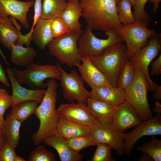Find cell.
<instances>
[{
    "label": "cell",
    "instance_id": "cell-52",
    "mask_svg": "<svg viewBox=\"0 0 161 161\" xmlns=\"http://www.w3.org/2000/svg\"></svg>",
    "mask_w": 161,
    "mask_h": 161
},
{
    "label": "cell",
    "instance_id": "cell-27",
    "mask_svg": "<svg viewBox=\"0 0 161 161\" xmlns=\"http://www.w3.org/2000/svg\"><path fill=\"white\" fill-rule=\"evenodd\" d=\"M41 18L52 20L59 17L66 7L67 0H42Z\"/></svg>",
    "mask_w": 161,
    "mask_h": 161
},
{
    "label": "cell",
    "instance_id": "cell-36",
    "mask_svg": "<svg viewBox=\"0 0 161 161\" xmlns=\"http://www.w3.org/2000/svg\"><path fill=\"white\" fill-rule=\"evenodd\" d=\"M50 26L54 38L72 31L59 17L51 20Z\"/></svg>",
    "mask_w": 161,
    "mask_h": 161
},
{
    "label": "cell",
    "instance_id": "cell-47",
    "mask_svg": "<svg viewBox=\"0 0 161 161\" xmlns=\"http://www.w3.org/2000/svg\"><path fill=\"white\" fill-rule=\"evenodd\" d=\"M0 55L3 59L4 60V62L6 63V64L8 65V66H10V65L9 64V63H8L7 61V60L6 58L4 55V54L3 53L2 51L1 50V49L0 47Z\"/></svg>",
    "mask_w": 161,
    "mask_h": 161
},
{
    "label": "cell",
    "instance_id": "cell-48",
    "mask_svg": "<svg viewBox=\"0 0 161 161\" xmlns=\"http://www.w3.org/2000/svg\"><path fill=\"white\" fill-rule=\"evenodd\" d=\"M5 120L4 118V116L0 114V133L3 124L4 123Z\"/></svg>",
    "mask_w": 161,
    "mask_h": 161
},
{
    "label": "cell",
    "instance_id": "cell-8",
    "mask_svg": "<svg viewBox=\"0 0 161 161\" xmlns=\"http://www.w3.org/2000/svg\"><path fill=\"white\" fill-rule=\"evenodd\" d=\"M143 23L136 21L128 24H122L115 29L126 43L129 59L135 52L146 45L150 38L157 33L153 29L148 28Z\"/></svg>",
    "mask_w": 161,
    "mask_h": 161
},
{
    "label": "cell",
    "instance_id": "cell-26",
    "mask_svg": "<svg viewBox=\"0 0 161 161\" xmlns=\"http://www.w3.org/2000/svg\"><path fill=\"white\" fill-rule=\"evenodd\" d=\"M10 60L15 65L26 67L33 62L37 55L36 51L29 46L24 47L19 44L13 45L11 50Z\"/></svg>",
    "mask_w": 161,
    "mask_h": 161
},
{
    "label": "cell",
    "instance_id": "cell-21",
    "mask_svg": "<svg viewBox=\"0 0 161 161\" xmlns=\"http://www.w3.org/2000/svg\"><path fill=\"white\" fill-rule=\"evenodd\" d=\"M90 92L91 97L114 105L125 100V90L117 87L98 86L91 89Z\"/></svg>",
    "mask_w": 161,
    "mask_h": 161
},
{
    "label": "cell",
    "instance_id": "cell-30",
    "mask_svg": "<svg viewBox=\"0 0 161 161\" xmlns=\"http://www.w3.org/2000/svg\"><path fill=\"white\" fill-rule=\"evenodd\" d=\"M137 149L148 155L154 161H161V140L158 139L155 136H152L151 140L138 146Z\"/></svg>",
    "mask_w": 161,
    "mask_h": 161
},
{
    "label": "cell",
    "instance_id": "cell-35",
    "mask_svg": "<svg viewBox=\"0 0 161 161\" xmlns=\"http://www.w3.org/2000/svg\"><path fill=\"white\" fill-rule=\"evenodd\" d=\"M97 149L90 161H114L112 157L111 149L107 144L98 143Z\"/></svg>",
    "mask_w": 161,
    "mask_h": 161
},
{
    "label": "cell",
    "instance_id": "cell-31",
    "mask_svg": "<svg viewBox=\"0 0 161 161\" xmlns=\"http://www.w3.org/2000/svg\"><path fill=\"white\" fill-rule=\"evenodd\" d=\"M131 4L128 0H118L117 12L119 20L122 24H128L136 21L131 9Z\"/></svg>",
    "mask_w": 161,
    "mask_h": 161
},
{
    "label": "cell",
    "instance_id": "cell-4",
    "mask_svg": "<svg viewBox=\"0 0 161 161\" xmlns=\"http://www.w3.org/2000/svg\"><path fill=\"white\" fill-rule=\"evenodd\" d=\"M81 34V31H71L54 38L47 45L49 53L62 64L77 66L81 62L78 42Z\"/></svg>",
    "mask_w": 161,
    "mask_h": 161
},
{
    "label": "cell",
    "instance_id": "cell-9",
    "mask_svg": "<svg viewBox=\"0 0 161 161\" xmlns=\"http://www.w3.org/2000/svg\"><path fill=\"white\" fill-rule=\"evenodd\" d=\"M161 50V33H156L150 38L146 45L134 53L129 59L135 69L140 70L143 74L148 83L149 90L152 92L157 84L150 78L148 66Z\"/></svg>",
    "mask_w": 161,
    "mask_h": 161
},
{
    "label": "cell",
    "instance_id": "cell-28",
    "mask_svg": "<svg viewBox=\"0 0 161 161\" xmlns=\"http://www.w3.org/2000/svg\"><path fill=\"white\" fill-rule=\"evenodd\" d=\"M38 102L29 101L17 103L12 106L10 114L22 123L32 114H35Z\"/></svg>",
    "mask_w": 161,
    "mask_h": 161
},
{
    "label": "cell",
    "instance_id": "cell-46",
    "mask_svg": "<svg viewBox=\"0 0 161 161\" xmlns=\"http://www.w3.org/2000/svg\"><path fill=\"white\" fill-rule=\"evenodd\" d=\"M6 143L1 133H0V150Z\"/></svg>",
    "mask_w": 161,
    "mask_h": 161
},
{
    "label": "cell",
    "instance_id": "cell-25",
    "mask_svg": "<svg viewBox=\"0 0 161 161\" xmlns=\"http://www.w3.org/2000/svg\"><path fill=\"white\" fill-rule=\"evenodd\" d=\"M22 123L10 114L5 120L1 133L6 143L14 149L18 145L20 139L19 130Z\"/></svg>",
    "mask_w": 161,
    "mask_h": 161
},
{
    "label": "cell",
    "instance_id": "cell-37",
    "mask_svg": "<svg viewBox=\"0 0 161 161\" xmlns=\"http://www.w3.org/2000/svg\"><path fill=\"white\" fill-rule=\"evenodd\" d=\"M12 103L11 95L5 89L0 88V114L4 116L5 111Z\"/></svg>",
    "mask_w": 161,
    "mask_h": 161
},
{
    "label": "cell",
    "instance_id": "cell-44",
    "mask_svg": "<svg viewBox=\"0 0 161 161\" xmlns=\"http://www.w3.org/2000/svg\"><path fill=\"white\" fill-rule=\"evenodd\" d=\"M143 154L142 156L138 160V161H153L152 158L147 154L143 152Z\"/></svg>",
    "mask_w": 161,
    "mask_h": 161
},
{
    "label": "cell",
    "instance_id": "cell-7",
    "mask_svg": "<svg viewBox=\"0 0 161 161\" xmlns=\"http://www.w3.org/2000/svg\"><path fill=\"white\" fill-rule=\"evenodd\" d=\"M92 29L88 25L79 38L78 47L81 57H90L100 55L106 48L119 42L124 41L115 29L105 32L106 39L96 37L92 32Z\"/></svg>",
    "mask_w": 161,
    "mask_h": 161
},
{
    "label": "cell",
    "instance_id": "cell-38",
    "mask_svg": "<svg viewBox=\"0 0 161 161\" xmlns=\"http://www.w3.org/2000/svg\"><path fill=\"white\" fill-rule=\"evenodd\" d=\"M15 149L6 143L0 150V161H14L17 155Z\"/></svg>",
    "mask_w": 161,
    "mask_h": 161
},
{
    "label": "cell",
    "instance_id": "cell-43",
    "mask_svg": "<svg viewBox=\"0 0 161 161\" xmlns=\"http://www.w3.org/2000/svg\"><path fill=\"white\" fill-rule=\"evenodd\" d=\"M148 1L150 3H153L152 11L154 12H156L159 8V4L161 0H148Z\"/></svg>",
    "mask_w": 161,
    "mask_h": 161
},
{
    "label": "cell",
    "instance_id": "cell-17",
    "mask_svg": "<svg viewBox=\"0 0 161 161\" xmlns=\"http://www.w3.org/2000/svg\"><path fill=\"white\" fill-rule=\"evenodd\" d=\"M81 64L77 67L83 80L91 89L112 86L106 77L92 63L89 57H81Z\"/></svg>",
    "mask_w": 161,
    "mask_h": 161
},
{
    "label": "cell",
    "instance_id": "cell-49",
    "mask_svg": "<svg viewBox=\"0 0 161 161\" xmlns=\"http://www.w3.org/2000/svg\"><path fill=\"white\" fill-rule=\"evenodd\" d=\"M23 157L16 155L14 159V161H26Z\"/></svg>",
    "mask_w": 161,
    "mask_h": 161
},
{
    "label": "cell",
    "instance_id": "cell-29",
    "mask_svg": "<svg viewBox=\"0 0 161 161\" xmlns=\"http://www.w3.org/2000/svg\"><path fill=\"white\" fill-rule=\"evenodd\" d=\"M136 70L131 61L127 60L123 64L118 74L116 87L124 90L132 83L135 78Z\"/></svg>",
    "mask_w": 161,
    "mask_h": 161
},
{
    "label": "cell",
    "instance_id": "cell-5",
    "mask_svg": "<svg viewBox=\"0 0 161 161\" xmlns=\"http://www.w3.org/2000/svg\"><path fill=\"white\" fill-rule=\"evenodd\" d=\"M12 69L15 77L20 84H24L34 89L47 87L46 79L60 80L61 73L58 66L49 64L41 65L31 63L23 70L15 67Z\"/></svg>",
    "mask_w": 161,
    "mask_h": 161
},
{
    "label": "cell",
    "instance_id": "cell-39",
    "mask_svg": "<svg viewBox=\"0 0 161 161\" xmlns=\"http://www.w3.org/2000/svg\"><path fill=\"white\" fill-rule=\"evenodd\" d=\"M42 0H35L34 1V15L32 27L29 32L27 34L30 36H32V34L34 28L38 22L41 18L42 11Z\"/></svg>",
    "mask_w": 161,
    "mask_h": 161
},
{
    "label": "cell",
    "instance_id": "cell-18",
    "mask_svg": "<svg viewBox=\"0 0 161 161\" xmlns=\"http://www.w3.org/2000/svg\"><path fill=\"white\" fill-rule=\"evenodd\" d=\"M21 29L14 18L0 17V43L11 51L12 46L17 41Z\"/></svg>",
    "mask_w": 161,
    "mask_h": 161
},
{
    "label": "cell",
    "instance_id": "cell-10",
    "mask_svg": "<svg viewBox=\"0 0 161 161\" xmlns=\"http://www.w3.org/2000/svg\"><path fill=\"white\" fill-rule=\"evenodd\" d=\"M57 65L61 73L60 85L64 98L70 103L77 101L78 103L86 104L87 100L91 97L90 92L84 87L81 76L75 70L68 73L59 64Z\"/></svg>",
    "mask_w": 161,
    "mask_h": 161
},
{
    "label": "cell",
    "instance_id": "cell-20",
    "mask_svg": "<svg viewBox=\"0 0 161 161\" xmlns=\"http://www.w3.org/2000/svg\"><path fill=\"white\" fill-rule=\"evenodd\" d=\"M86 104L97 121L103 124L111 125L112 117L117 106L109 104L90 97Z\"/></svg>",
    "mask_w": 161,
    "mask_h": 161
},
{
    "label": "cell",
    "instance_id": "cell-19",
    "mask_svg": "<svg viewBox=\"0 0 161 161\" xmlns=\"http://www.w3.org/2000/svg\"><path fill=\"white\" fill-rule=\"evenodd\" d=\"M45 145L52 146L57 151L61 161H79L83 155L74 151L67 144L66 140L57 132L43 140Z\"/></svg>",
    "mask_w": 161,
    "mask_h": 161
},
{
    "label": "cell",
    "instance_id": "cell-32",
    "mask_svg": "<svg viewBox=\"0 0 161 161\" xmlns=\"http://www.w3.org/2000/svg\"><path fill=\"white\" fill-rule=\"evenodd\" d=\"M66 143L75 152L79 153L83 149L92 145H96L97 142L90 134L78 136L66 140Z\"/></svg>",
    "mask_w": 161,
    "mask_h": 161
},
{
    "label": "cell",
    "instance_id": "cell-15",
    "mask_svg": "<svg viewBox=\"0 0 161 161\" xmlns=\"http://www.w3.org/2000/svg\"><path fill=\"white\" fill-rule=\"evenodd\" d=\"M6 70L12 88L11 107L26 101H35L38 103H41L45 93V89H30L24 88L18 82L12 68L8 67Z\"/></svg>",
    "mask_w": 161,
    "mask_h": 161
},
{
    "label": "cell",
    "instance_id": "cell-12",
    "mask_svg": "<svg viewBox=\"0 0 161 161\" xmlns=\"http://www.w3.org/2000/svg\"><path fill=\"white\" fill-rule=\"evenodd\" d=\"M161 134V115L157 113L149 120L142 121L131 132L124 133V153L129 154L135 143L146 136Z\"/></svg>",
    "mask_w": 161,
    "mask_h": 161
},
{
    "label": "cell",
    "instance_id": "cell-45",
    "mask_svg": "<svg viewBox=\"0 0 161 161\" xmlns=\"http://www.w3.org/2000/svg\"><path fill=\"white\" fill-rule=\"evenodd\" d=\"M155 108L153 109L154 112L157 113L161 114V104L158 101L155 103Z\"/></svg>",
    "mask_w": 161,
    "mask_h": 161
},
{
    "label": "cell",
    "instance_id": "cell-6",
    "mask_svg": "<svg viewBox=\"0 0 161 161\" xmlns=\"http://www.w3.org/2000/svg\"><path fill=\"white\" fill-rule=\"evenodd\" d=\"M149 88L148 83L143 74L140 70L136 69L133 82L125 90V100L135 109L142 121L152 117L148 99Z\"/></svg>",
    "mask_w": 161,
    "mask_h": 161
},
{
    "label": "cell",
    "instance_id": "cell-41",
    "mask_svg": "<svg viewBox=\"0 0 161 161\" xmlns=\"http://www.w3.org/2000/svg\"><path fill=\"white\" fill-rule=\"evenodd\" d=\"M0 83L6 86L10 87L11 86L9 83L8 78L4 71L2 65L0 64Z\"/></svg>",
    "mask_w": 161,
    "mask_h": 161
},
{
    "label": "cell",
    "instance_id": "cell-40",
    "mask_svg": "<svg viewBox=\"0 0 161 161\" xmlns=\"http://www.w3.org/2000/svg\"><path fill=\"white\" fill-rule=\"evenodd\" d=\"M151 74L152 75L161 74V55L155 60L151 63Z\"/></svg>",
    "mask_w": 161,
    "mask_h": 161
},
{
    "label": "cell",
    "instance_id": "cell-50",
    "mask_svg": "<svg viewBox=\"0 0 161 161\" xmlns=\"http://www.w3.org/2000/svg\"><path fill=\"white\" fill-rule=\"evenodd\" d=\"M129 1L133 7L134 8V7L137 0H128Z\"/></svg>",
    "mask_w": 161,
    "mask_h": 161
},
{
    "label": "cell",
    "instance_id": "cell-13",
    "mask_svg": "<svg viewBox=\"0 0 161 161\" xmlns=\"http://www.w3.org/2000/svg\"><path fill=\"white\" fill-rule=\"evenodd\" d=\"M57 110L60 116L82 126H91L97 121L85 103L62 104Z\"/></svg>",
    "mask_w": 161,
    "mask_h": 161
},
{
    "label": "cell",
    "instance_id": "cell-2",
    "mask_svg": "<svg viewBox=\"0 0 161 161\" xmlns=\"http://www.w3.org/2000/svg\"><path fill=\"white\" fill-rule=\"evenodd\" d=\"M118 0H80L82 16L92 29L105 32L122 24L117 12Z\"/></svg>",
    "mask_w": 161,
    "mask_h": 161
},
{
    "label": "cell",
    "instance_id": "cell-23",
    "mask_svg": "<svg viewBox=\"0 0 161 161\" xmlns=\"http://www.w3.org/2000/svg\"><path fill=\"white\" fill-rule=\"evenodd\" d=\"M51 20L41 18L32 32V41L42 50H44L54 38L51 29Z\"/></svg>",
    "mask_w": 161,
    "mask_h": 161
},
{
    "label": "cell",
    "instance_id": "cell-1",
    "mask_svg": "<svg viewBox=\"0 0 161 161\" xmlns=\"http://www.w3.org/2000/svg\"><path fill=\"white\" fill-rule=\"evenodd\" d=\"M47 89L35 114L40 121L37 131L32 137L34 144H39L44 139L56 132L60 116L56 108L57 98L58 84L56 80L49 79L47 82Z\"/></svg>",
    "mask_w": 161,
    "mask_h": 161
},
{
    "label": "cell",
    "instance_id": "cell-24",
    "mask_svg": "<svg viewBox=\"0 0 161 161\" xmlns=\"http://www.w3.org/2000/svg\"><path fill=\"white\" fill-rule=\"evenodd\" d=\"M91 126L79 125L60 116L56 132L66 140L90 134Z\"/></svg>",
    "mask_w": 161,
    "mask_h": 161
},
{
    "label": "cell",
    "instance_id": "cell-22",
    "mask_svg": "<svg viewBox=\"0 0 161 161\" xmlns=\"http://www.w3.org/2000/svg\"><path fill=\"white\" fill-rule=\"evenodd\" d=\"M82 9L78 0L68 1L67 6L59 17L72 31H81V24L79 22Z\"/></svg>",
    "mask_w": 161,
    "mask_h": 161
},
{
    "label": "cell",
    "instance_id": "cell-3",
    "mask_svg": "<svg viewBox=\"0 0 161 161\" xmlns=\"http://www.w3.org/2000/svg\"><path fill=\"white\" fill-rule=\"evenodd\" d=\"M92 63L106 77L113 87H116L119 72L128 58L126 45L116 43L105 49L100 55L89 57Z\"/></svg>",
    "mask_w": 161,
    "mask_h": 161
},
{
    "label": "cell",
    "instance_id": "cell-14",
    "mask_svg": "<svg viewBox=\"0 0 161 161\" xmlns=\"http://www.w3.org/2000/svg\"><path fill=\"white\" fill-rule=\"evenodd\" d=\"M142 122L135 109L125 100L117 106L112 117L111 125L119 132L124 133Z\"/></svg>",
    "mask_w": 161,
    "mask_h": 161
},
{
    "label": "cell",
    "instance_id": "cell-34",
    "mask_svg": "<svg viewBox=\"0 0 161 161\" xmlns=\"http://www.w3.org/2000/svg\"><path fill=\"white\" fill-rule=\"evenodd\" d=\"M148 0H137L134 8L133 15L136 21L141 22L147 26L151 19L145 9V6Z\"/></svg>",
    "mask_w": 161,
    "mask_h": 161
},
{
    "label": "cell",
    "instance_id": "cell-51",
    "mask_svg": "<svg viewBox=\"0 0 161 161\" xmlns=\"http://www.w3.org/2000/svg\"><path fill=\"white\" fill-rule=\"evenodd\" d=\"M78 0H67L68 1H77Z\"/></svg>",
    "mask_w": 161,
    "mask_h": 161
},
{
    "label": "cell",
    "instance_id": "cell-42",
    "mask_svg": "<svg viewBox=\"0 0 161 161\" xmlns=\"http://www.w3.org/2000/svg\"><path fill=\"white\" fill-rule=\"evenodd\" d=\"M153 96L154 98L157 100H161V86L156 85Z\"/></svg>",
    "mask_w": 161,
    "mask_h": 161
},
{
    "label": "cell",
    "instance_id": "cell-11",
    "mask_svg": "<svg viewBox=\"0 0 161 161\" xmlns=\"http://www.w3.org/2000/svg\"><path fill=\"white\" fill-rule=\"evenodd\" d=\"M124 133L117 131L111 125L103 124L97 121L91 126L90 133L97 143L107 144L119 156L125 154Z\"/></svg>",
    "mask_w": 161,
    "mask_h": 161
},
{
    "label": "cell",
    "instance_id": "cell-33",
    "mask_svg": "<svg viewBox=\"0 0 161 161\" xmlns=\"http://www.w3.org/2000/svg\"><path fill=\"white\" fill-rule=\"evenodd\" d=\"M55 154L43 146H38L30 153L28 161H55Z\"/></svg>",
    "mask_w": 161,
    "mask_h": 161
},
{
    "label": "cell",
    "instance_id": "cell-16",
    "mask_svg": "<svg viewBox=\"0 0 161 161\" xmlns=\"http://www.w3.org/2000/svg\"><path fill=\"white\" fill-rule=\"evenodd\" d=\"M34 4L33 0H0V17H12L18 20L24 28L28 29L30 26L28 21L27 14Z\"/></svg>",
    "mask_w": 161,
    "mask_h": 161
}]
</instances>
